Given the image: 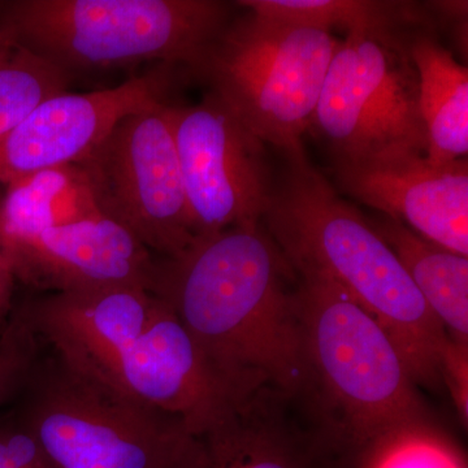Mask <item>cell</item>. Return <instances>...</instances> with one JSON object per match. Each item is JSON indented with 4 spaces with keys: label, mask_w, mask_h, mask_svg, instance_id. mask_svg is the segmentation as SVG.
<instances>
[{
    "label": "cell",
    "mask_w": 468,
    "mask_h": 468,
    "mask_svg": "<svg viewBox=\"0 0 468 468\" xmlns=\"http://www.w3.org/2000/svg\"><path fill=\"white\" fill-rule=\"evenodd\" d=\"M153 292L175 311L230 401L264 388L303 389L298 277L261 221L158 258Z\"/></svg>",
    "instance_id": "6da1fadb"
},
{
    "label": "cell",
    "mask_w": 468,
    "mask_h": 468,
    "mask_svg": "<svg viewBox=\"0 0 468 468\" xmlns=\"http://www.w3.org/2000/svg\"><path fill=\"white\" fill-rule=\"evenodd\" d=\"M23 309L42 346L69 367L183 419L196 435L234 403L175 311L150 289L48 292Z\"/></svg>",
    "instance_id": "7a4b0ae2"
},
{
    "label": "cell",
    "mask_w": 468,
    "mask_h": 468,
    "mask_svg": "<svg viewBox=\"0 0 468 468\" xmlns=\"http://www.w3.org/2000/svg\"><path fill=\"white\" fill-rule=\"evenodd\" d=\"M261 224L298 276L332 282L380 324L417 387H441L445 329L368 218L307 158L288 160Z\"/></svg>",
    "instance_id": "3957f363"
},
{
    "label": "cell",
    "mask_w": 468,
    "mask_h": 468,
    "mask_svg": "<svg viewBox=\"0 0 468 468\" xmlns=\"http://www.w3.org/2000/svg\"><path fill=\"white\" fill-rule=\"evenodd\" d=\"M39 345L15 424L52 468L203 467L201 439L183 419L112 392Z\"/></svg>",
    "instance_id": "277c9868"
},
{
    "label": "cell",
    "mask_w": 468,
    "mask_h": 468,
    "mask_svg": "<svg viewBox=\"0 0 468 468\" xmlns=\"http://www.w3.org/2000/svg\"><path fill=\"white\" fill-rule=\"evenodd\" d=\"M0 23L68 77L158 63L193 68L229 24L214 0H15Z\"/></svg>",
    "instance_id": "5b68a950"
},
{
    "label": "cell",
    "mask_w": 468,
    "mask_h": 468,
    "mask_svg": "<svg viewBox=\"0 0 468 468\" xmlns=\"http://www.w3.org/2000/svg\"><path fill=\"white\" fill-rule=\"evenodd\" d=\"M303 394L346 449L426 412L389 335L332 282L298 276Z\"/></svg>",
    "instance_id": "8992f818"
},
{
    "label": "cell",
    "mask_w": 468,
    "mask_h": 468,
    "mask_svg": "<svg viewBox=\"0 0 468 468\" xmlns=\"http://www.w3.org/2000/svg\"><path fill=\"white\" fill-rule=\"evenodd\" d=\"M337 39L331 32L257 16L228 24L196 70L252 134L306 158L302 137L314 113Z\"/></svg>",
    "instance_id": "52a82bcc"
},
{
    "label": "cell",
    "mask_w": 468,
    "mask_h": 468,
    "mask_svg": "<svg viewBox=\"0 0 468 468\" xmlns=\"http://www.w3.org/2000/svg\"><path fill=\"white\" fill-rule=\"evenodd\" d=\"M314 128L337 163L426 155L418 76L409 50L385 32L350 33L329 64Z\"/></svg>",
    "instance_id": "ba28073f"
},
{
    "label": "cell",
    "mask_w": 468,
    "mask_h": 468,
    "mask_svg": "<svg viewBox=\"0 0 468 468\" xmlns=\"http://www.w3.org/2000/svg\"><path fill=\"white\" fill-rule=\"evenodd\" d=\"M76 165L101 217L124 227L154 257L177 258L196 241L165 101L122 117Z\"/></svg>",
    "instance_id": "9c48e42d"
},
{
    "label": "cell",
    "mask_w": 468,
    "mask_h": 468,
    "mask_svg": "<svg viewBox=\"0 0 468 468\" xmlns=\"http://www.w3.org/2000/svg\"><path fill=\"white\" fill-rule=\"evenodd\" d=\"M169 113L194 239L260 223L273 185L266 144L212 91Z\"/></svg>",
    "instance_id": "30bf717a"
},
{
    "label": "cell",
    "mask_w": 468,
    "mask_h": 468,
    "mask_svg": "<svg viewBox=\"0 0 468 468\" xmlns=\"http://www.w3.org/2000/svg\"><path fill=\"white\" fill-rule=\"evenodd\" d=\"M202 468H343L345 448L301 393L264 388L199 435Z\"/></svg>",
    "instance_id": "8fae6325"
},
{
    "label": "cell",
    "mask_w": 468,
    "mask_h": 468,
    "mask_svg": "<svg viewBox=\"0 0 468 468\" xmlns=\"http://www.w3.org/2000/svg\"><path fill=\"white\" fill-rule=\"evenodd\" d=\"M165 72L134 77L115 88L42 101L0 134V184L84 158L122 117L163 101Z\"/></svg>",
    "instance_id": "7c38bea8"
},
{
    "label": "cell",
    "mask_w": 468,
    "mask_h": 468,
    "mask_svg": "<svg viewBox=\"0 0 468 468\" xmlns=\"http://www.w3.org/2000/svg\"><path fill=\"white\" fill-rule=\"evenodd\" d=\"M15 277L43 294L138 286L153 292L158 258L100 217L5 239Z\"/></svg>",
    "instance_id": "4fadbf2b"
},
{
    "label": "cell",
    "mask_w": 468,
    "mask_h": 468,
    "mask_svg": "<svg viewBox=\"0 0 468 468\" xmlns=\"http://www.w3.org/2000/svg\"><path fill=\"white\" fill-rule=\"evenodd\" d=\"M335 177L356 201L399 221L427 241L468 257V163L436 165L405 154L337 163Z\"/></svg>",
    "instance_id": "5bb4252c"
},
{
    "label": "cell",
    "mask_w": 468,
    "mask_h": 468,
    "mask_svg": "<svg viewBox=\"0 0 468 468\" xmlns=\"http://www.w3.org/2000/svg\"><path fill=\"white\" fill-rule=\"evenodd\" d=\"M418 76L419 111L427 138L426 158L442 165L468 153V69L431 37L408 48Z\"/></svg>",
    "instance_id": "9a60e30c"
},
{
    "label": "cell",
    "mask_w": 468,
    "mask_h": 468,
    "mask_svg": "<svg viewBox=\"0 0 468 468\" xmlns=\"http://www.w3.org/2000/svg\"><path fill=\"white\" fill-rule=\"evenodd\" d=\"M368 221L401 261L449 338L468 345V257L427 241L385 215Z\"/></svg>",
    "instance_id": "2e32d148"
},
{
    "label": "cell",
    "mask_w": 468,
    "mask_h": 468,
    "mask_svg": "<svg viewBox=\"0 0 468 468\" xmlns=\"http://www.w3.org/2000/svg\"><path fill=\"white\" fill-rule=\"evenodd\" d=\"M100 217L88 177L76 163L17 178L3 194L5 239Z\"/></svg>",
    "instance_id": "e0dca14e"
},
{
    "label": "cell",
    "mask_w": 468,
    "mask_h": 468,
    "mask_svg": "<svg viewBox=\"0 0 468 468\" xmlns=\"http://www.w3.org/2000/svg\"><path fill=\"white\" fill-rule=\"evenodd\" d=\"M343 468H468L461 446L426 412L347 449Z\"/></svg>",
    "instance_id": "ac0fdd59"
},
{
    "label": "cell",
    "mask_w": 468,
    "mask_h": 468,
    "mask_svg": "<svg viewBox=\"0 0 468 468\" xmlns=\"http://www.w3.org/2000/svg\"><path fill=\"white\" fill-rule=\"evenodd\" d=\"M69 79L0 23V134L42 101L68 92Z\"/></svg>",
    "instance_id": "d6986e66"
},
{
    "label": "cell",
    "mask_w": 468,
    "mask_h": 468,
    "mask_svg": "<svg viewBox=\"0 0 468 468\" xmlns=\"http://www.w3.org/2000/svg\"><path fill=\"white\" fill-rule=\"evenodd\" d=\"M237 5L277 23L325 32L338 27L347 34L385 32L394 16L393 5L365 0H243Z\"/></svg>",
    "instance_id": "ffe728a7"
},
{
    "label": "cell",
    "mask_w": 468,
    "mask_h": 468,
    "mask_svg": "<svg viewBox=\"0 0 468 468\" xmlns=\"http://www.w3.org/2000/svg\"><path fill=\"white\" fill-rule=\"evenodd\" d=\"M41 345L23 307L0 334V408L14 402L32 371Z\"/></svg>",
    "instance_id": "44dd1931"
},
{
    "label": "cell",
    "mask_w": 468,
    "mask_h": 468,
    "mask_svg": "<svg viewBox=\"0 0 468 468\" xmlns=\"http://www.w3.org/2000/svg\"><path fill=\"white\" fill-rule=\"evenodd\" d=\"M441 384L451 394L461 423H468V345L458 344L449 338L442 351L440 365Z\"/></svg>",
    "instance_id": "7402d4cb"
},
{
    "label": "cell",
    "mask_w": 468,
    "mask_h": 468,
    "mask_svg": "<svg viewBox=\"0 0 468 468\" xmlns=\"http://www.w3.org/2000/svg\"><path fill=\"white\" fill-rule=\"evenodd\" d=\"M0 468H52L42 449L23 428L0 430Z\"/></svg>",
    "instance_id": "603a6c76"
},
{
    "label": "cell",
    "mask_w": 468,
    "mask_h": 468,
    "mask_svg": "<svg viewBox=\"0 0 468 468\" xmlns=\"http://www.w3.org/2000/svg\"><path fill=\"white\" fill-rule=\"evenodd\" d=\"M2 199L3 194H0V307L8 311L11 309L12 294H14L16 277H15L11 258H9L7 250V243H5V234H3Z\"/></svg>",
    "instance_id": "cb8c5ba5"
},
{
    "label": "cell",
    "mask_w": 468,
    "mask_h": 468,
    "mask_svg": "<svg viewBox=\"0 0 468 468\" xmlns=\"http://www.w3.org/2000/svg\"><path fill=\"white\" fill-rule=\"evenodd\" d=\"M7 313H8L7 310L2 309V307H0V329H2L3 319L5 318V315H7ZM0 334H2V331H0Z\"/></svg>",
    "instance_id": "d4e9b609"
},
{
    "label": "cell",
    "mask_w": 468,
    "mask_h": 468,
    "mask_svg": "<svg viewBox=\"0 0 468 468\" xmlns=\"http://www.w3.org/2000/svg\"><path fill=\"white\" fill-rule=\"evenodd\" d=\"M0 3H2V2H0Z\"/></svg>",
    "instance_id": "484cf974"
}]
</instances>
